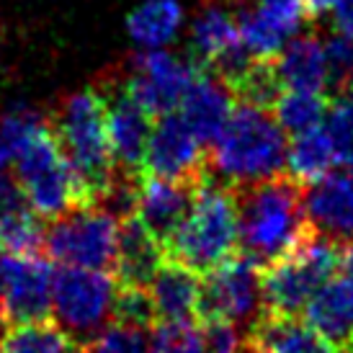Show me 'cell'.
Masks as SVG:
<instances>
[{
    "label": "cell",
    "mask_w": 353,
    "mask_h": 353,
    "mask_svg": "<svg viewBox=\"0 0 353 353\" xmlns=\"http://www.w3.org/2000/svg\"><path fill=\"white\" fill-rule=\"evenodd\" d=\"M237 204V250L265 268L294 250L310 235L302 183L279 173L258 183L232 188Z\"/></svg>",
    "instance_id": "1"
},
{
    "label": "cell",
    "mask_w": 353,
    "mask_h": 353,
    "mask_svg": "<svg viewBox=\"0 0 353 353\" xmlns=\"http://www.w3.org/2000/svg\"><path fill=\"white\" fill-rule=\"evenodd\" d=\"M286 132L268 108L240 103L206 157L209 176L230 188L279 176L286 165Z\"/></svg>",
    "instance_id": "2"
},
{
    "label": "cell",
    "mask_w": 353,
    "mask_h": 353,
    "mask_svg": "<svg viewBox=\"0 0 353 353\" xmlns=\"http://www.w3.org/2000/svg\"><path fill=\"white\" fill-rule=\"evenodd\" d=\"M47 117L52 134L85 194V201L99 204L117 170L108 142L106 108L99 93L93 88L65 93Z\"/></svg>",
    "instance_id": "3"
},
{
    "label": "cell",
    "mask_w": 353,
    "mask_h": 353,
    "mask_svg": "<svg viewBox=\"0 0 353 353\" xmlns=\"http://www.w3.org/2000/svg\"><path fill=\"white\" fill-rule=\"evenodd\" d=\"M168 258L204 276L237 253V204L232 188L206 173L196 183L194 204L168 243Z\"/></svg>",
    "instance_id": "4"
},
{
    "label": "cell",
    "mask_w": 353,
    "mask_h": 353,
    "mask_svg": "<svg viewBox=\"0 0 353 353\" xmlns=\"http://www.w3.org/2000/svg\"><path fill=\"white\" fill-rule=\"evenodd\" d=\"M338 263L341 245L310 230L294 250L263 268V310L299 317L304 304L335 274Z\"/></svg>",
    "instance_id": "5"
},
{
    "label": "cell",
    "mask_w": 353,
    "mask_h": 353,
    "mask_svg": "<svg viewBox=\"0 0 353 353\" xmlns=\"http://www.w3.org/2000/svg\"><path fill=\"white\" fill-rule=\"evenodd\" d=\"M13 173L41 219H54L72 206L88 204L68 157L52 134L50 117L21 148L13 160Z\"/></svg>",
    "instance_id": "6"
},
{
    "label": "cell",
    "mask_w": 353,
    "mask_h": 353,
    "mask_svg": "<svg viewBox=\"0 0 353 353\" xmlns=\"http://www.w3.org/2000/svg\"><path fill=\"white\" fill-rule=\"evenodd\" d=\"M119 281L111 271L62 265L52 276V314L80 345L114 323Z\"/></svg>",
    "instance_id": "7"
},
{
    "label": "cell",
    "mask_w": 353,
    "mask_h": 353,
    "mask_svg": "<svg viewBox=\"0 0 353 353\" xmlns=\"http://www.w3.org/2000/svg\"><path fill=\"white\" fill-rule=\"evenodd\" d=\"M119 219L101 204H80L50 219L44 253L62 265L108 271L117 265Z\"/></svg>",
    "instance_id": "8"
},
{
    "label": "cell",
    "mask_w": 353,
    "mask_h": 353,
    "mask_svg": "<svg viewBox=\"0 0 353 353\" xmlns=\"http://www.w3.org/2000/svg\"><path fill=\"white\" fill-rule=\"evenodd\" d=\"M90 88L106 108V129L114 165L129 173H145V150L152 132V117L132 96L121 65L99 72Z\"/></svg>",
    "instance_id": "9"
},
{
    "label": "cell",
    "mask_w": 353,
    "mask_h": 353,
    "mask_svg": "<svg viewBox=\"0 0 353 353\" xmlns=\"http://www.w3.org/2000/svg\"><path fill=\"white\" fill-rule=\"evenodd\" d=\"M263 312V265L250 255L232 253L204 274L199 320L222 317L240 327H250Z\"/></svg>",
    "instance_id": "10"
},
{
    "label": "cell",
    "mask_w": 353,
    "mask_h": 353,
    "mask_svg": "<svg viewBox=\"0 0 353 353\" xmlns=\"http://www.w3.org/2000/svg\"><path fill=\"white\" fill-rule=\"evenodd\" d=\"M121 70L137 103L157 119L181 106V99L199 68L170 52L150 50L132 54L127 62H121Z\"/></svg>",
    "instance_id": "11"
},
{
    "label": "cell",
    "mask_w": 353,
    "mask_h": 353,
    "mask_svg": "<svg viewBox=\"0 0 353 353\" xmlns=\"http://www.w3.org/2000/svg\"><path fill=\"white\" fill-rule=\"evenodd\" d=\"M201 139L181 114H163L150 132L145 150V173L183 183H199L209 173Z\"/></svg>",
    "instance_id": "12"
},
{
    "label": "cell",
    "mask_w": 353,
    "mask_h": 353,
    "mask_svg": "<svg viewBox=\"0 0 353 353\" xmlns=\"http://www.w3.org/2000/svg\"><path fill=\"white\" fill-rule=\"evenodd\" d=\"M240 39L255 57H274L310 21L304 0H245L235 3Z\"/></svg>",
    "instance_id": "13"
},
{
    "label": "cell",
    "mask_w": 353,
    "mask_h": 353,
    "mask_svg": "<svg viewBox=\"0 0 353 353\" xmlns=\"http://www.w3.org/2000/svg\"><path fill=\"white\" fill-rule=\"evenodd\" d=\"M6 286H3V320L6 325L47 320L52 314V265L41 255L3 253Z\"/></svg>",
    "instance_id": "14"
},
{
    "label": "cell",
    "mask_w": 353,
    "mask_h": 353,
    "mask_svg": "<svg viewBox=\"0 0 353 353\" xmlns=\"http://www.w3.org/2000/svg\"><path fill=\"white\" fill-rule=\"evenodd\" d=\"M307 222L317 235L343 245L353 240V168H330L302 186Z\"/></svg>",
    "instance_id": "15"
},
{
    "label": "cell",
    "mask_w": 353,
    "mask_h": 353,
    "mask_svg": "<svg viewBox=\"0 0 353 353\" xmlns=\"http://www.w3.org/2000/svg\"><path fill=\"white\" fill-rule=\"evenodd\" d=\"M194 191H196V183L142 173L137 194V216L155 235L157 243L168 248V243L173 240L194 204Z\"/></svg>",
    "instance_id": "16"
},
{
    "label": "cell",
    "mask_w": 353,
    "mask_h": 353,
    "mask_svg": "<svg viewBox=\"0 0 353 353\" xmlns=\"http://www.w3.org/2000/svg\"><path fill=\"white\" fill-rule=\"evenodd\" d=\"M235 101V93L225 80L214 72L199 68L188 90L181 99V117L186 119V124L201 139V145L212 148L214 139L222 134L227 119L232 117Z\"/></svg>",
    "instance_id": "17"
},
{
    "label": "cell",
    "mask_w": 353,
    "mask_h": 353,
    "mask_svg": "<svg viewBox=\"0 0 353 353\" xmlns=\"http://www.w3.org/2000/svg\"><path fill=\"white\" fill-rule=\"evenodd\" d=\"M199 276L201 274L181 261L173 258L163 261L148 286L157 323H191L194 317H199V299H201Z\"/></svg>",
    "instance_id": "18"
},
{
    "label": "cell",
    "mask_w": 353,
    "mask_h": 353,
    "mask_svg": "<svg viewBox=\"0 0 353 353\" xmlns=\"http://www.w3.org/2000/svg\"><path fill=\"white\" fill-rule=\"evenodd\" d=\"M304 323L330 345H348L353 338V279H327L304 304Z\"/></svg>",
    "instance_id": "19"
},
{
    "label": "cell",
    "mask_w": 353,
    "mask_h": 353,
    "mask_svg": "<svg viewBox=\"0 0 353 353\" xmlns=\"http://www.w3.org/2000/svg\"><path fill=\"white\" fill-rule=\"evenodd\" d=\"M168 258L163 243L139 222V216H129L119 222V248H117V281L127 286H150L152 276Z\"/></svg>",
    "instance_id": "20"
},
{
    "label": "cell",
    "mask_w": 353,
    "mask_h": 353,
    "mask_svg": "<svg viewBox=\"0 0 353 353\" xmlns=\"http://www.w3.org/2000/svg\"><path fill=\"white\" fill-rule=\"evenodd\" d=\"M240 41L235 6L227 0H201L188 29V50L196 68H212L219 54Z\"/></svg>",
    "instance_id": "21"
},
{
    "label": "cell",
    "mask_w": 353,
    "mask_h": 353,
    "mask_svg": "<svg viewBox=\"0 0 353 353\" xmlns=\"http://www.w3.org/2000/svg\"><path fill=\"white\" fill-rule=\"evenodd\" d=\"M276 75L289 90H327V59L325 44L317 34H296L274 57Z\"/></svg>",
    "instance_id": "22"
},
{
    "label": "cell",
    "mask_w": 353,
    "mask_h": 353,
    "mask_svg": "<svg viewBox=\"0 0 353 353\" xmlns=\"http://www.w3.org/2000/svg\"><path fill=\"white\" fill-rule=\"evenodd\" d=\"M245 343L258 353H330V343L299 317L261 312L248 327Z\"/></svg>",
    "instance_id": "23"
},
{
    "label": "cell",
    "mask_w": 353,
    "mask_h": 353,
    "mask_svg": "<svg viewBox=\"0 0 353 353\" xmlns=\"http://www.w3.org/2000/svg\"><path fill=\"white\" fill-rule=\"evenodd\" d=\"M181 26H183L181 0H145L129 13L127 19L129 37L148 50L170 44L181 31Z\"/></svg>",
    "instance_id": "24"
},
{
    "label": "cell",
    "mask_w": 353,
    "mask_h": 353,
    "mask_svg": "<svg viewBox=\"0 0 353 353\" xmlns=\"http://www.w3.org/2000/svg\"><path fill=\"white\" fill-rule=\"evenodd\" d=\"M0 353H83V345L50 320H31L0 330Z\"/></svg>",
    "instance_id": "25"
},
{
    "label": "cell",
    "mask_w": 353,
    "mask_h": 353,
    "mask_svg": "<svg viewBox=\"0 0 353 353\" xmlns=\"http://www.w3.org/2000/svg\"><path fill=\"white\" fill-rule=\"evenodd\" d=\"M335 160H338V152H335L333 139L327 134V129L320 127L294 134L292 145L286 150L289 176L296 178L302 186L325 176L335 165Z\"/></svg>",
    "instance_id": "26"
},
{
    "label": "cell",
    "mask_w": 353,
    "mask_h": 353,
    "mask_svg": "<svg viewBox=\"0 0 353 353\" xmlns=\"http://www.w3.org/2000/svg\"><path fill=\"white\" fill-rule=\"evenodd\" d=\"M325 114L327 101L323 99V93L312 90H281V96L274 103V117L286 134H302L320 127Z\"/></svg>",
    "instance_id": "27"
},
{
    "label": "cell",
    "mask_w": 353,
    "mask_h": 353,
    "mask_svg": "<svg viewBox=\"0 0 353 353\" xmlns=\"http://www.w3.org/2000/svg\"><path fill=\"white\" fill-rule=\"evenodd\" d=\"M240 103H250L258 108H274L276 99L281 96V80L276 75L274 59L255 57L248 70L230 85Z\"/></svg>",
    "instance_id": "28"
},
{
    "label": "cell",
    "mask_w": 353,
    "mask_h": 353,
    "mask_svg": "<svg viewBox=\"0 0 353 353\" xmlns=\"http://www.w3.org/2000/svg\"><path fill=\"white\" fill-rule=\"evenodd\" d=\"M47 121V114H41L31 106H13L0 117V170L13 165L16 155L26 145V139Z\"/></svg>",
    "instance_id": "29"
},
{
    "label": "cell",
    "mask_w": 353,
    "mask_h": 353,
    "mask_svg": "<svg viewBox=\"0 0 353 353\" xmlns=\"http://www.w3.org/2000/svg\"><path fill=\"white\" fill-rule=\"evenodd\" d=\"M83 353H150V333L142 325L114 320L83 345Z\"/></svg>",
    "instance_id": "30"
},
{
    "label": "cell",
    "mask_w": 353,
    "mask_h": 353,
    "mask_svg": "<svg viewBox=\"0 0 353 353\" xmlns=\"http://www.w3.org/2000/svg\"><path fill=\"white\" fill-rule=\"evenodd\" d=\"M327 59V90L338 96L353 90V37L335 31L323 39Z\"/></svg>",
    "instance_id": "31"
},
{
    "label": "cell",
    "mask_w": 353,
    "mask_h": 353,
    "mask_svg": "<svg viewBox=\"0 0 353 353\" xmlns=\"http://www.w3.org/2000/svg\"><path fill=\"white\" fill-rule=\"evenodd\" d=\"M150 353H204L191 323H157L150 335Z\"/></svg>",
    "instance_id": "32"
},
{
    "label": "cell",
    "mask_w": 353,
    "mask_h": 353,
    "mask_svg": "<svg viewBox=\"0 0 353 353\" xmlns=\"http://www.w3.org/2000/svg\"><path fill=\"white\" fill-rule=\"evenodd\" d=\"M201 351L204 353H243L245 338L240 335V325L222 317H201Z\"/></svg>",
    "instance_id": "33"
},
{
    "label": "cell",
    "mask_w": 353,
    "mask_h": 353,
    "mask_svg": "<svg viewBox=\"0 0 353 353\" xmlns=\"http://www.w3.org/2000/svg\"><path fill=\"white\" fill-rule=\"evenodd\" d=\"M330 13H333L335 31L353 37V0H335Z\"/></svg>",
    "instance_id": "34"
},
{
    "label": "cell",
    "mask_w": 353,
    "mask_h": 353,
    "mask_svg": "<svg viewBox=\"0 0 353 353\" xmlns=\"http://www.w3.org/2000/svg\"><path fill=\"white\" fill-rule=\"evenodd\" d=\"M333 3L335 0H304V8L310 13V19H317V16H323L333 8Z\"/></svg>",
    "instance_id": "35"
},
{
    "label": "cell",
    "mask_w": 353,
    "mask_h": 353,
    "mask_svg": "<svg viewBox=\"0 0 353 353\" xmlns=\"http://www.w3.org/2000/svg\"><path fill=\"white\" fill-rule=\"evenodd\" d=\"M338 265L345 271V276H351L353 279V240H348V243L341 245V263Z\"/></svg>",
    "instance_id": "36"
},
{
    "label": "cell",
    "mask_w": 353,
    "mask_h": 353,
    "mask_svg": "<svg viewBox=\"0 0 353 353\" xmlns=\"http://www.w3.org/2000/svg\"><path fill=\"white\" fill-rule=\"evenodd\" d=\"M330 353H353V345H335V351Z\"/></svg>",
    "instance_id": "37"
},
{
    "label": "cell",
    "mask_w": 353,
    "mask_h": 353,
    "mask_svg": "<svg viewBox=\"0 0 353 353\" xmlns=\"http://www.w3.org/2000/svg\"><path fill=\"white\" fill-rule=\"evenodd\" d=\"M243 353H258V351H255V348H250V345L245 343V348H243Z\"/></svg>",
    "instance_id": "38"
},
{
    "label": "cell",
    "mask_w": 353,
    "mask_h": 353,
    "mask_svg": "<svg viewBox=\"0 0 353 353\" xmlns=\"http://www.w3.org/2000/svg\"><path fill=\"white\" fill-rule=\"evenodd\" d=\"M348 345H353V338H351V343H348Z\"/></svg>",
    "instance_id": "39"
}]
</instances>
